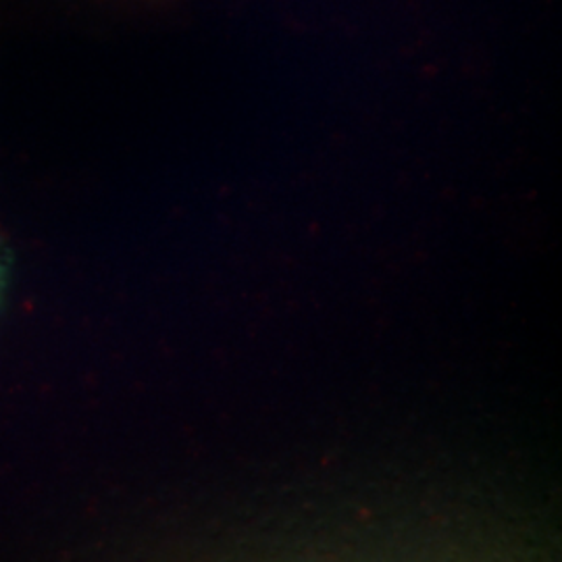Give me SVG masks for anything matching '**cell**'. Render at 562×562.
Here are the masks:
<instances>
[]
</instances>
